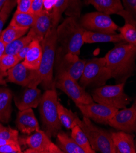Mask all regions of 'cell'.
Segmentation results:
<instances>
[{
	"mask_svg": "<svg viewBox=\"0 0 136 153\" xmlns=\"http://www.w3.org/2000/svg\"><path fill=\"white\" fill-rule=\"evenodd\" d=\"M56 137L57 146L64 153H85L67 134L59 131Z\"/></svg>",
	"mask_w": 136,
	"mask_h": 153,
	"instance_id": "obj_23",
	"label": "cell"
},
{
	"mask_svg": "<svg viewBox=\"0 0 136 153\" xmlns=\"http://www.w3.org/2000/svg\"><path fill=\"white\" fill-rule=\"evenodd\" d=\"M20 62L17 55L4 54L0 57V74L3 77L7 76V71Z\"/></svg>",
	"mask_w": 136,
	"mask_h": 153,
	"instance_id": "obj_30",
	"label": "cell"
},
{
	"mask_svg": "<svg viewBox=\"0 0 136 153\" xmlns=\"http://www.w3.org/2000/svg\"><path fill=\"white\" fill-rule=\"evenodd\" d=\"M71 137L74 140L85 153H95L96 152L92 148L87 137L83 130L77 125L71 129Z\"/></svg>",
	"mask_w": 136,
	"mask_h": 153,
	"instance_id": "obj_26",
	"label": "cell"
},
{
	"mask_svg": "<svg viewBox=\"0 0 136 153\" xmlns=\"http://www.w3.org/2000/svg\"><path fill=\"white\" fill-rule=\"evenodd\" d=\"M136 57V45L121 43L106 54V64L112 78L117 83H125L133 74Z\"/></svg>",
	"mask_w": 136,
	"mask_h": 153,
	"instance_id": "obj_1",
	"label": "cell"
},
{
	"mask_svg": "<svg viewBox=\"0 0 136 153\" xmlns=\"http://www.w3.org/2000/svg\"><path fill=\"white\" fill-rule=\"evenodd\" d=\"M86 4H92L100 12L110 15L117 14L122 17L126 23L135 25V20L123 7L120 0H85Z\"/></svg>",
	"mask_w": 136,
	"mask_h": 153,
	"instance_id": "obj_15",
	"label": "cell"
},
{
	"mask_svg": "<svg viewBox=\"0 0 136 153\" xmlns=\"http://www.w3.org/2000/svg\"><path fill=\"white\" fill-rule=\"evenodd\" d=\"M5 128V127L2 125V123L0 122V131H1L3 129H4Z\"/></svg>",
	"mask_w": 136,
	"mask_h": 153,
	"instance_id": "obj_43",
	"label": "cell"
},
{
	"mask_svg": "<svg viewBox=\"0 0 136 153\" xmlns=\"http://www.w3.org/2000/svg\"><path fill=\"white\" fill-rule=\"evenodd\" d=\"M85 29L77 21L76 17L70 16L56 27L57 43L67 53L80 54L84 45L83 34Z\"/></svg>",
	"mask_w": 136,
	"mask_h": 153,
	"instance_id": "obj_3",
	"label": "cell"
},
{
	"mask_svg": "<svg viewBox=\"0 0 136 153\" xmlns=\"http://www.w3.org/2000/svg\"><path fill=\"white\" fill-rule=\"evenodd\" d=\"M84 117L97 123L108 125L110 119L114 115L118 109L94 101L87 104L77 105Z\"/></svg>",
	"mask_w": 136,
	"mask_h": 153,
	"instance_id": "obj_14",
	"label": "cell"
},
{
	"mask_svg": "<svg viewBox=\"0 0 136 153\" xmlns=\"http://www.w3.org/2000/svg\"><path fill=\"white\" fill-rule=\"evenodd\" d=\"M36 15L31 12H20L16 11L10 25L23 28H31L35 21Z\"/></svg>",
	"mask_w": 136,
	"mask_h": 153,
	"instance_id": "obj_25",
	"label": "cell"
},
{
	"mask_svg": "<svg viewBox=\"0 0 136 153\" xmlns=\"http://www.w3.org/2000/svg\"><path fill=\"white\" fill-rule=\"evenodd\" d=\"M108 125L118 131L132 134L136 131V104L129 108L118 110L110 119Z\"/></svg>",
	"mask_w": 136,
	"mask_h": 153,
	"instance_id": "obj_13",
	"label": "cell"
},
{
	"mask_svg": "<svg viewBox=\"0 0 136 153\" xmlns=\"http://www.w3.org/2000/svg\"><path fill=\"white\" fill-rule=\"evenodd\" d=\"M83 40L86 43H106V42H120L123 40L120 34H108L92 32L85 30L83 34Z\"/></svg>",
	"mask_w": 136,
	"mask_h": 153,
	"instance_id": "obj_22",
	"label": "cell"
},
{
	"mask_svg": "<svg viewBox=\"0 0 136 153\" xmlns=\"http://www.w3.org/2000/svg\"><path fill=\"white\" fill-rule=\"evenodd\" d=\"M80 25L86 30L101 33H115L119 28L109 15L100 12L85 14L81 19Z\"/></svg>",
	"mask_w": 136,
	"mask_h": 153,
	"instance_id": "obj_10",
	"label": "cell"
},
{
	"mask_svg": "<svg viewBox=\"0 0 136 153\" xmlns=\"http://www.w3.org/2000/svg\"><path fill=\"white\" fill-rule=\"evenodd\" d=\"M125 83L114 85H103L96 88L92 94L94 101L118 110L126 108L132 99L125 94Z\"/></svg>",
	"mask_w": 136,
	"mask_h": 153,
	"instance_id": "obj_5",
	"label": "cell"
},
{
	"mask_svg": "<svg viewBox=\"0 0 136 153\" xmlns=\"http://www.w3.org/2000/svg\"><path fill=\"white\" fill-rule=\"evenodd\" d=\"M29 44L26 45L25 47H24L23 48H22L19 51V52L18 53V54H17V57H18V58H19V59L20 60V62H21V61H23L25 59V58L26 57V54L27 53V51L29 50Z\"/></svg>",
	"mask_w": 136,
	"mask_h": 153,
	"instance_id": "obj_39",
	"label": "cell"
},
{
	"mask_svg": "<svg viewBox=\"0 0 136 153\" xmlns=\"http://www.w3.org/2000/svg\"><path fill=\"white\" fill-rule=\"evenodd\" d=\"M7 76L8 82L25 87H37L40 84L38 71L27 68L22 62L10 68L7 71Z\"/></svg>",
	"mask_w": 136,
	"mask_h": 153,
	"instance_id": "obj_12",
	"label": "cell"
},
{
	"mask_svg": "<svg viewBox=\"0 0 136 153\" xmlns=\"http://www.w3.org/2000/svg\"><path fill=\"white\" fill-rule=\"evenodd\" d=\"M0 139L19 141V132L10 127H5L4 129L0 131Z\"/></svg>",
	"mask_w": 136,
	"mask_h": 153,
	"instance_id": "obj_33",
	"label": "cell"
},
{
	"mask_svg": "<svg viewBox=\"0 0 136 153\" xmlns=\"http://www.w3.org/2000/svg\"><path fill=\"white\" fill-rule=\"evenodd\" d=\"M6 46V45L2 40L1 37H0V57H2L4 54Z\"/></svg>",
	"mask_w": 136,
	"mask_h": 153,
	"instance_id": "obj_40",
	"label": "cell"
},
{
	"mask_svg": "<svg viewBox=\"0 0 136 153\" xmlns=\"http://www.w3.org/2000/svg\"><path fill=\"white\" fill-rule=\"evenodd\" d=\"M54 83L55 87L63 91L76 105L87 104L94 102L92 97L86 92L85 89L66 73L56 74Z\"/></svg>",
	"mask_w": 136,
	"mask_h": 153,
	"instance_id": "obj_9",
	"label": "cell"
},
{
	"mask_svg": "<svg viewBox=\"0 0 136 153\" xmlns=\"http://www.w3.org/2000/svg\"><path fill=\"white\" fill-rule=\"evenodd\" d=\"M0 85H6V82L4 79V77L1 74H0Z\"/></svg>",
	"mask_w": 136,
	"mask_h": 153,
	"instance_id": "obj_41",
	"label": "cell"
},
{
	"mask_svg": "<svg viewBox=\"0 0 136 153\" xmlns=\"http://www.w3.org/2000/svg\"><path fill=\"white\" fill-rule=\"evenodd\" d=\"M42 57V48L40 42L37 40H33L29 44V50L23 64L27 68L38 70Z\"/></svg>",
	"mask_w": 136,
	"mask_h": 153,
	"instance_id": "obj_20",
	"label": "cell"
},
{
	"mask_svg": "<svg viewBox=\"0 0 136 153\" xmlns=\"http://www.w3.org/2000/svg\"><path fill=\"white\" fill-rule=\"evenodd\" d=\"M29 30L27 28L19 27L9 24V25L0 34L2 40L6 45L23 37Z\"/></svg>",
	"mask_w": 136,
	"mask_h": 153,
	"instance_id": "obj_27",
	"label": "cell"
},
{
	"mask_svg": "<svg viewBox=\"0 0 136 153\" xmlns=\"http://www.w3.org/2000/svg\"><path fill=\"white\" fill-rule=\"evenodd\" d=\"M68 7H70V11H68L70 16L77 17L78 15H80V6L78 0H70Z\"/></svg>",
	"mask_w": 136,
	"mask_h": 153,
	"instance_id": "obj_37",
	"label": "cell"
},
{
	"mask_svg": "<svg viewBox=\"0 0 136 153\" xmlns=\"http://www.w3.org/2000/svg\"><path fill=\"white\" fill-rule=\"evenodd\" d=\"M120 35L123 39L128 43L136 45V26L131 23H125V25L118 28Z\"/></svg>",
	"mask_w": 136,
	"mask_h": 153,
	"instance_id": "obj_31",
	"label": "cell"
},
{
	"mask_svg": "<svg viewBox=\"0 0 136 153\" xmlns=\"http://www.w3.org/2000/svg\"><path fill=\"white\" fill-rule=\"evenodd\" d=\"M115 153H135L134 136L122 131L110 133Z\"/></svg>",
	"mask_w": 136,
	"mask_h": 153,
	"instance_id": "obj_19",
	"label": "cell"
},
{
	"mask_svg": "<svg viewBox=\"0 0 136 153\" xmlns=\"http://www.w3.org/2000/svg\"><path fill=\"white\" fill-rule=\"evenodd\" d=\"M57 102V94L55 89H48L42 95L39 103L44 132L50 138L56 137L62 128L58 116Z\"/></svg>",
	"mask_w": 136,
	"mask_h": 153,
	"instance_id": "obj_4",
	"label": "cell"
},
{
	"mask_svg": "<svg viewBox=\"0 0 136 153\" xmlns=\"http://www.w3.org/2000/svg\"><path fill=\"white\" fill-rule=\"evenodd\" d=\"M33 0H17V10L20 12H31Z\"/></svg>",
	"mask_w": 136,
	"mask_h": 153,
	"instance_id": "obj_35",
	"label": "cell"
},
{
	"mask_svg": "<svg viewBox=\"0 0 136 153\" xmlns=\"http://www.w3.org/2000/svg\"><path fill=\"white\" fill-rule=\"evenodd\" d=\"M78 125L86 134L92 148L101 153H115L111 134L94 125L88 118L84 117L78 121Z\"/></svg>",
	"mask_w": 136,
	"mask_h": 153,
	"instance_id": "obj_6",
	"label": "cell"
},
{
	"mask_svg": "<svg viewBox=\"0 0 136 153\" xmlns=\"http://www.w3.org/2000/svg\"><path fill=\"white\" fill-rule=\"evenodd\" d=\"M12 91L6 87L0 88V122L7 123L12 114Z\"/></svg>",
	"mask_w": 136,
	"mask_h": 153,
	"instance_id": "obj_21",
	"label": "cell"
},
{
	"mask_svg": "<svg viewBox=\"0 0 136 153\" xmlns=\"http://www.w3.org/2000/svg\"><path fill=\"white\" fill-rule=\"evenodd\" d=\"M69 3L70 0H56L51 13L52 26H57L62 13L68 7Z\"/></svg>",
	"mask_w": 136,
	"mask_h": 153,
	"instance_id": "obj_29",
	"label": "cell"
},
{
	"mask_svg": "<svg viewBox=\"0 0 136 153\" xmlns=\"http://www.w3.org/2000/svg\"><path fill=\"white\" fill-rule=\"evenodd\" d=\"M20 144L26 145L28 148L25 153H64L57 145L53 143L50 137L43 131H39L30 134L26 138H22Z\"/></svg>",
	"mask_w": 136,
	"mask_h": 153,
	"instance_id": "obj_11",
	"label": "cell"
},
{
	"mask_svg": "<svg viewBox=\"0 0 136 153\" xmlns=\"http://www.w3.org/2000/svg\"><path fill=\"white\" fill-rule=\"evenodd\" d=\"M52 27L51 13L46 9H43L36 15V19L29 32L33 36L34 40L41 42Z\"/></svg>",
	"mask_w": 136,
	"mask_h": 153,
	"instance_id": "obj_17",
	"label": "cell"
},
{
	"mask_svg": "<svg viewBox=\"0 0 136 153\" xmlns=\"http://www.w3.org/2000/svg\"><path fill=\"white\" fill-rule=\"evenodd\" d=\"M57 107L59 119L62 126L67 129H71L74 126L78 125V121L80 118L76 114L65 108L59 101Z\"/></svg>",
	"mask_w": 136,
	"mask_h": 153,
	"instance_id": "obj_24",
	"label": "cell"
},
{
	"mask_svg": "<svg viewBox=\"0 0 136 153\" xmlns=\"http://www.w3.org/2000/svg\"><path fill=\"white\" fill-rule=\"evenodd\" d=\"M45 4V0H33L31 7V12L34 15L39 13L41 11L43 10V7Z\"/></svg>",
	"mask_w": 136,
	"mask_h": 153,
	"instance_id": "obj_38",
	"label": "cell"
},
{
	"mask_svg": "<svg viewBox=\"0 0 136 153\" xmlns=\"http://www.w3.org/2000/svg\"><path fill=\"white\" fill-rule=\"evenodd\" d=\"M7 1V0H0V10H1V9H2V7H3V6L6 3Z\"/></svg>",
	"mask_w": 136,
	"mask_h": 153,
	"instance_id": "obj_42",
	"label": "cell"
},
{
	"mask_svg": "<svg viewBox=\"0 0 136 153\" xmlns=\"http://www.w3.org/2000/svg\"><path fill=\"white\" fill-rule=\"evenodd\" d=\"M17 4V0H7L0 10V34L12 10Z\"/></svg>",
	"mask_w": 136,
	"mask_h": 153,
	"instance_id": "obj_32",
	"label": "cell"
},
{
	"mask_svg": "<svg viewBox=\"0 0 136 153\" xmlns=\"http://www.w3.org/2000/svg\"><path fill=\"white\" fill-rule=\"evenodd\" d=\"M124 9L135 18L136 15V0H123Z\"/></svg>",
	"mask_w": 136,
	"mask_h": 153,
	"instance_id": "obj_36",
	"label": "cell"
},
{
	"mask_svg": "<svg viewBox=\"0 0 136 153\" xmlns=\"http://www.w3.org/2000/svg\"><path fill=\"white\" fill-rule=\"evenodd\" d=\"M56 27L52 26L40 42L42 48V57L37 71L40 82L47 90L55 88L53 80V69L57 47Z\"/></svg>",
	"mask_w": 136,
	"mask_h": 153,
	"instance_id": "obj_2",
	"label": "cell"
},
{
	"mask_svg": "<svg viewBox=\"0 0 136 153\" xmlns=\"http://www.w3.org/2000/svg\"><path fill=\"white\" fill-rule=\"evenodd\" d=\"M111 78V73L106 67L104 57L94 58L86 62L80 84L84 88L88 86L100 87Z\"/></svg>",
	"mask_w": 136,
	"mask_h": 153,
	"instance_id": "obj_7",
	"label": "cell"
},
{
	"mask_svg": "<svg viewBox=\"0 0 136 153\" xmlns=\"http://www.w3.org/2000/svg\"><path fill=\"white\" fill-rule=\"evenodd\" d=\"M87 61L82 60L78 55L67 53L59 47L56 49L54 67L56 74L66 73L77 82L82 75Z\"/></svg>",
	"mask_w": 136,
	"mask_h": 153,
	"instance_id": "obj_8",
	"label": "cell"
},
{
	"mask_svg": "<svg viewBox=\"0 0 136 153\" xmlns=\"http://www.w3.org/2000/svg\"><path fill=\"white\" fill-rule=\"evenodd\" d=\"M34 40L32 34L28 32L26 36H23L17 40H15L6 46L4 54L17 55L19 51L26 45L29 44Z\"/></svg>",
	"mask_w": 136,
	"mask_h": 153,
	"instance_id": "obj_28",
	"label": "cell"
},
{
	"mask_svg": "<svg viewBox=\"0 0 136 153\" xmlns=\"http://www.w3.org/2000/svg\"><path fill=\"white\" fill-rule=\"evenodd\" d=\"M19 142H14L0 146V153H22Z\"/></svg>",
	"mask_w": 136,
	"mask_h": 153,
	"instance_id": "obj_34",
	"label": "cell"
},
{
	"mask_svg": "<svg viewBox=\"0 0 136 153\" xmlns=\"http://www.w3.org/2000/svg\"><path fill=\"white\" fill-rule=\"evenodd\" d=\"M16 123L19 130L25 134L30 135L40 129L39 122L33 109L20 111Z\"/></svg>",
	"mask_w": 136,
	"mask_h": 153,
	"instance_id": "obj_18",
	"label": "cell"
},
{
	"mask_svg": "<svg viewBox=\"0 0 136 153\" xmlns=\"http://www.w3.org/2000/svg\"><path fill=\"white\" fill-rule=\"evenodd\" d=\"M42 96L41 90L37 87H26L20 95L15 97L14 101L19 111L37 108Z\"/></svg>",
	"mask_w": 136,
	"mask_h": 153,
	"instance_id": "obj_16",
	"label": "cell"
}]
</instances>
